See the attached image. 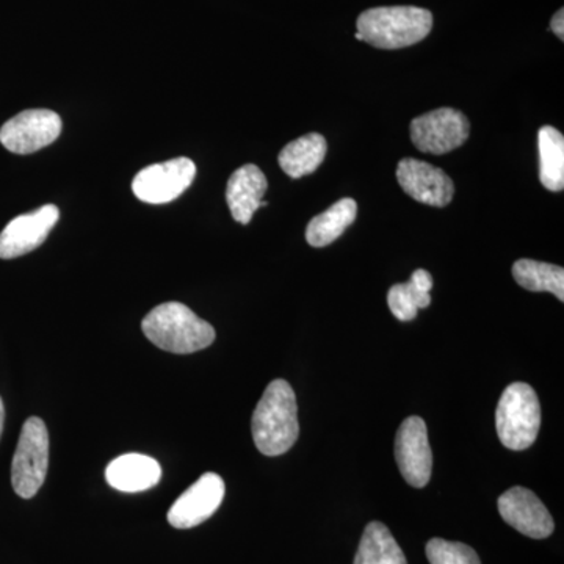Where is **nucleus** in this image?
Listing matches in <instances>:
<instances>
[{
	"mask_svg": "<svg viewBox=\"0 0 564 564\" xmlns=\"http://www.w3.org/2000/svg\"><path fill=\"white\" fill-rule=\"evenodd\" d=\"M162 467L154 458L140 454L122 455L107 466L106 480L121 492H141L161 481Z\"/></svg>",
	"mask_w": 564,
	"mask_h": 564,
	"instance_id": "nucleus-15",
	"label": "nucleus"
},
{
	"mask_svg": "<svg viewBox=\"0 0 564 564\" xmlns=\"http://www.w3.org/2000/svg\"><path fill=\"white\" fill-rule=\"evenodd\" d=\"M411 140L419 151L441 155L458 150L469 139V120L462 111L437 109L411 122Z\"/></svg>",
	"mask_w": 564,
	"mask_h": 564,
	"instance_id": "nucleus-6",
	"label": "nucleus"
},
{
	"mask_svg": "<svg viewBox=\"0 0 564 564\" xmlns=\"http://www.w3.org/2000/svg\"><path fill=\"white\" fill-rule=\"evenodd\" d=\"M61 218L54 204H46L31 214L13 218L0 232V259H14L29 254L46 242L47 236Z\"/></svg>",
	"mask_w": 564,
	"mask_h": 564,
	"instance_id": "nucleus-10",
	"label": "nucleus"
},
{
	"mask_svg": "<svg viewBox=\"0 0 564 564\" xmlns=\"http://www.w3.org/2000/svg\"><path fill=\"white\" fill-rule=\"evenodd\" d=\"M225 481L220 475L204 474L192 485L169 511V522L174 529H193L215 514L225 499Z\"/></svg>",
	"mask_w": 564,
	"mask_h": 564,
	"instance_id": "nucleus-11",
	"label": "nucleus"
},
{
	"mask_svg": "<svg viewBox=\"0 0 564 564\" xmlns=\"http://www.w3.org/2000/svg\"><path fill=\"white\" fill-rule=\"evenodd\" d=\"M326 151H328V143L321 133H307L289 143L281 151L278 162L282 172L292 180H300L307 174H313L322 165Z\"/></svg>",
	"mask_w": 564,
	"mask_h": 564,
	"instance_id": "nucleus-17",
	"label": "nucleus"
},
{
	"mask_svg": "<svg viewBox=\"0 0 564 564\" xmlns=\"http://www.w3.org/2000/svg\"><path fill=\"white\" fill-rule=\"evenodd\" d=\"M355 564H408L402 547L381 522H370L364 530Z\"/></svg>",
	"mask_w": 564,
	"mask_h": 564,
	"instance_id": "nucleus-19",
	"label": "nucleus"
},
{
	"mask_svg": "<svg viewBox=\"0 0 564 564\" xmlns=\"http://www.w3.org/2000/svg\"><path fill=\"white\" fill-rule=\"evenodd\" d=\"M551 31L558 36L560 40H564V10L560 9L554 14L551 21Z\"/></svg>",
	"mask_w": 564,
	"mask_h": 564,
	"instance_id": "nucleus-23",
	"label": "nucleus"
},
{
	"mask_svg": "<svg viewBox=\"0 0 564 564\" xmlns=\"http://www.w3.org/2000/svg\"><path fill=\"white\" fill-rule=\"evenodd\" d=\"M62 132V118L55 111H21L0 129V143L13 154H32L50 147Z\"/></svg>",
	"mask_w": 564,
	"mask_h": 564,
	"instance_id": "nucleus-8",
	"label": "nucleus"
},
{
	"mask_svg": "<svg viewBox=\"0 0 564 564\" xmlns=\"http://www.w3.org/2000/svg\"><path fill=\"white\" fill-rule=\"evenodd\" d=\"M426 558L430 564H481L477 552L463 543L433 538L426 544Z\"/></svg>",
	"mask_w": 564,
	"mask_h": 564,
	"instance_id": "nucleus-22",
	"label": "nucleus"
},
{
	"mask_svg": "<svg viewBox=\"0 0 564 564\" xmlns=\"http://www.w3.org/2000/svg\"><path fill=\"white\" fill-rule=\"evenodd\" d=\"M499 513L508 525L533 540H544L554 533L555 524L536 494L514 486L499 497Z\"/></svg>",
	"mask_w": 564,
	"mask_h": 564,
	"instance_id": "nucleus-12",
	"label": "nucleus"
},
{
	"mask_svg": "<svg viewBox=\"0 0 564 564\" xmlns=\"http://www.w3.org/2000/svg\"><path fill=\"white\" fill-rule=\"evenodd\" d=\"M195 163L187 158L147 166L132 182L133 195L148 204H166L180 198L195 181Z\"/></svg>",
	"mask_w": 564,
	"mask_h": 564,
	"instance_id": "nucleus-7",
	"label": "nucleus"
},
{
	"mask_svg": "<svg viewBox=\"0 0 564 564\" xmlns=\"http://www.w3.org/2000/svg\"><path fill=\"white\" fill-rule=\"evenodd\" d=\"M397 180L415 202L445 207L454 199V181L432 163L403 159L397 166Z\"/></svg>",
	"mask_w": 564,
	"mask_h": 564,
	"instance_id": "nucleus-13",
	"label": "nucleus"
},
{
	"mask_svg": "<svg viewBox=\"0 0 564 564\" xmlns=\"http://www.w3.org/2000/svg\"><path fill=\"white\" fill-rule=\"evenodd\" d=\"M252 440L262 455L280 456L299 440V406L292 386L274 380L267 386L252 414Z\"/></svg>",
	"mask_w": 564,
	"mask_h": 564,
	"instance_id": "nucleus-1",
	"label": "nucleus"
},
{
	"mask_svg": "<svg viewBox=\"0 0 564 564\" xmlns=\"http://www.w3.org/2000/svg\"><path fill=\"white\" fill-rule=\"evenodd\" d=\"M3 422H6V408H3L2 399H0V436L3 432Z\"/></svg>",
	"mask_w": 564,
	"mask_h": 564,
	"instance_id": "nucleus-24",
	"label": "nucleus"
},
{
	"mask_svg": "<svg viewBox=\"0 0 564 564\" xmlns=\"http://www.w3.org/2000/svg\"><path fill=\"white\" fill-rule=\"evenodd\" d=\"M356 215H358V204L355 199H340L310 221L306 229L307 243L314 248H323L336 242L355 223Z\"/></svg>",
	"mask_w": 564,
	"mask_h": 564,
	"instance_id": "nucleus-18",
	"label": "nucleus"
},
{
	"mask_svg": "<svg viewBox=\"0 0 564 564\" xmlns=\"http://www.w3.org/2000/svg\"><path fill=\"white\" fill-rule=\"evenodd\" d=\"M395 459L404 480L413 488H425L432 478L433 452L423 419L413 415L402 423L395 436Z\"/></svg>",
	"mask_w": 564,
	"mask_h": 564,
	"instance_id": "nucleus-9",
	"label": "nucleus"
},
{
	"mask_svg": "<svg viewBox=\"0 0 564 564\" xmlns=\"http://www.w3.org/2000/svg\"><path fill=\"white\" fill-rule=\"evenodd\" d=\"M513 276L525 291L551 292L560 302H564L563 267L532 261V259H521V261L514 262Z\"/></svg>",
	"mask_w": 564,
	"mask_h": 564,
	"instance_id": "nucleus-21",
	"label": "nucleus"
},
{
	"mask_svg": "<svg viewBox=\"0 0 564 564\" xmlns=\"http://www.w3.org/2000/svg\"><path fill=\"white\" fill-rule=\"evenodd\" d=\"M267 188H269V182L259 166L250 163L236 170L229 177L228 188H226V202L234 220L240 225H248L252 215L261 207Z\"/></svg>",
	"mask_w": 564,
	"mask_h": 564,
	"instance_id": "nucleus-14",
	"label": "nucleus"
},
{
	"mask_svg": "<svg viewBox=\"0 0 564 564\" xmlns=\"http://www.w3.org/2000/svg\"><path fill=\"white\" fill-rule=\"evenodd\" d=\"M499 440L510 451L532 447L541 426V404L532 386L513 383L505 389L496 411Z\"/></svg>",
	"mask_w": 564,
	"mask_h": 564,
	"instance_id": "nucleus-4",
	"label": "nucleus"
},
{
	"mask_svg": "<svg viewBox=\"0 0 564 564\" xmlns=\"http://www.w3.org/2000/svg\"><path fill=\"white\" fill-rule=\"evenodd\" d=\"M50 467V433L40 417H31L22 426L20 443L11 464V485L22 499H32L46 480Z\"/></svg>",
	"mask_w": 564,
	"mask_h": 564,
	"instance_id": "nucleus-5",
	"label": "nucleus"
},
{
	"mask_svg": "<svg viewBox=\"0 0 564 564\" xmlns=\"http://www.w3.org/2000/svg\"><path fill=\"white\" fill-rule=\"evenodd\" d=\"M141 329L155 347L174 355L202 351L215 340L214 326L177 302L154 307L141 322Z\"/></svg>",
	"mask_w": 564,
	"mask_h": 564,
	"instance_id": "nucleus-3",
	"label": "nucleus"
},
{
	"mask_svg": "<svg viewBox=\"0 0 564 564\" xmlns=\"http://www.w3.org/2000/svg\"><path fill=\"white\" fill-rule=\"evenodd\" d=\"M356 40L378 50H403L421 43L433 29L432 11L419 7H377L362 11L356 21Z\"/></svg>",
	"mask_w": 564,
	"mask_h": 564,
	"instance_id": "nucleus-2",
	"label": "nucleus"
},
{
	"mask_svg": "<svg viewBox=\"0 0 564 564\" xmlns=\"http://www.w3.org/2000/svg\"><path fill=\"white\" fill-rule=\"evenodd\" d=\"M540 150V180L547 191L562 192L564 188V137L551 126H544L538 133Z\"/></svg>",
	"mask_w": 564,
	"mask_h": 564,
	"instance_id": "nucleus-20",
	"label": "nucleus"
},
{
	"mask_svg": "<svg viewBox=\"0 0 564 564\" xmlns=\"http://www.w3.org/2000/svg\"><path fill=\"white\" fill-rule=\"evenodd\" d=\"M432 274L422 269L415 270L410 281L392 285L388 293V304L393 317L400 322L414 321L419 310H425L432 303Z\"/></svg>",
	"mask_w": 564,
	"mask_h": 564,
	"instance_id": "nucleus-16",
	"label": "nucleus"
}]
</instances>
